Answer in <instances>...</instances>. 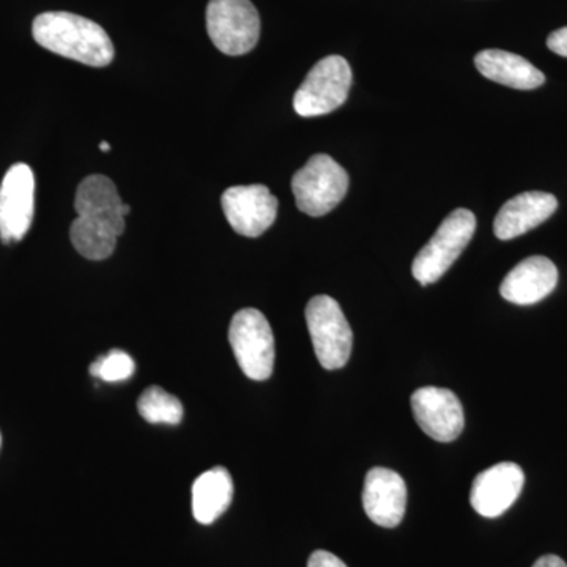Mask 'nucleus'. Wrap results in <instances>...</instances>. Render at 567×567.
Listing matches in <instances>:
<instances>
[{"label": "nucleus", "instance_id": "nucleus-1", "mask_svg": "<svg viewBox=\"0 0 567 567\" xmlns=\"http://www.w3.org/2000/svg\"><path fill=\"white\" fill-rule=\"evenodd\" d=\"M33 39L44 50L84 63L107 66L114 61V44L102 25L69 11H47L35 18Z\"/></svg>", "mask_w": 567, "mask_h": 567}, {"label": "nucleus", "instance_id": "nucleus-2", "mask_svg": "<svg viewBox=\"0 0 567 567\" xmlns=\"http://www.w3.org/2000/svg\"><path fill=\"white\" fill-rule=\"evenodd\" d=\"M349 189V174L330 155L319 153L295 173L292 192L298 210L306 215H327L344 199Z\"/></svg>", "mask_w": 567, "mask_h": 567}, {"label": "nucleus", "instance_id": "nucleus-3", "mask_svg": "<svg viewBox=\"0 0 567 567\" xmlns=\"http://www.w3.org/2000/svg\"><path fill=\"white\" fill-rule=\"evenodd\" d=\"M475 230L476 216L472 212L465 208L451 212L413 260L412 271L416 281L421 286H429L443 278L472 241Z\"/></svg>", "mask_w": 567, "mask_h": 567}, {"label": "nucleus", "instance_id": "nucleus-4", "mask_svg": "<svg viewBox=\"0 0 567 567\" xmlns=\"http://www.w3.org/2000/svg\"><path fill=\"white\" fill-rule=\"evenodd\" d=\"M306 323L322 368H344L352 353L353 333L338 301L328 295H317L306 306Z\"/></svg>", "mask_w": 567, "mask_h": 567}, {"label": "nucleus", "instance_id": "nucleus-5", "mask_svg": "<svg viewBox=\"0 0 567 567\" xmlns=\"http://www.w3.org/2000/svg\"><path fill=\"white\" fill-rule=\"evenodd\" d=\"M352 69L341 55H328L309 71L293 96V110L301 117H319L341 107L352 87Z\"/></svg>", "mask_w": 567, "mask_h": 567}, {"label": "nucleus", "instance_id": "nucleus-6", "mask_svg": "<svg viewBox=\"0 0 567 567\" xmlns=\"http://www.w3.org/2000/svg\"><path fill=\"white\" fill-rule=\"evenodd\" d=\"M229 342L244 374L256 382L270 379L275 369V336L267 317L257 309H241L234 316Z\"/></svg>", "mask_w": 567, "mask_h": 567}, {"label": "nucleus", "instance_id": "nucleus-7", "mask_svg": "<svg viewBox=\"0 0 567 567\" xmlns=\"http://www.w3.org/2000/svg\"><path fill=\"white\" fill-rule=\"evenodd\" d=\"M207 31L224 54H248L259 41L260 17L251 0H210Z\"/></svg>", "mask_w": 567, "mask_h": 567}, {"label": "nucleus", "instance_id": "nucleus-8", "mask_svg": "<svg viewBox=\"0 0 567 567\" xmlns=\"http://www.w3.org/2000/svg\"><path fill=\"white\" fill-rule=\"evenodd\" d=\"M35 212V177L28 164L18 163L7 171L0 185V240L18 244L31 229Z\"/></svg>", "mask_w": 567, "mask_h": 567}, {"label": "nucleus", "instance_id": "nucleus-9", "mask_svg": "<svg viewBox=\"0 0 567 567\" xmlns=\"http://www.w3.org/2000/svg\"><path fill=\"white\" fill-rule=\"evenodd\" d=\"M221 204L235 233L248 238L267 233L278 216V199L265 185L233 186L224 192Z\"/></svg>", "mask_w": 567, "mask_h": 567}, {"label": "nucleus", "instance_id": "nucleus-10", "mask_svg": "<svg viewBox=\"0 0 567 567\" xmlns=\"http://www.w3.org/2000/svg\"><path fill=\"white\" fill-rule=\"evenodd\" d=\"M412 410L424 434L435 442H454L464 431L465 416L461 401L445 388H420L412 395Z\"/></svg>", "mask_w": 567, "mask_h": 567}, {"label": "nucleus", "instance_id": "nucleus-11", "mask_svg": "<svg viewBox=\"0 0 567 567\" xmlns=\"http://www.w3.org/2000/svg\"><path fill=\"white\" fill-rule=\"evenodd\" d=\"M524 484V470L513 462H502L475 477L470 503L480 516L499 517L516 503Z\"/></svg>", "mask_w": 567, "mask_h": 567}, {"label": "nucleus", "instance_id": "nucleus-12", "mask_svg": "<svg viewBox=\"0 0 567 567\" xmlns=\"http://www.w3.org/2000/svg\"><path fill=\"white\" fill-rule=\"evenodd\" d=\"M363 506L368 517L379 527H398L406 509L404 477L394 470L372 468L364 480Z\"/></svg>", "mask_w": 567, "mask_h": 567}, {"label": "nucleus", "instance_id": "nucleus-13", "mask_svg": "<svg viewBox=\"0 0 567 567\" xmlns=\"http://www.w3.org/2000/svg\"><path fill=\"white\" fill-rule=\"evenodd\" d=\"M558 284V268L544 256H533L517 264L503 279L499 293L514 305L528 306L554 292Z\"/></svg>", "mask_w": 567, "mask_h": 567}, {"label": "nucleus", "instance_id": "nucleus-14", "mask_svg": "<svg viewBox=\"0 0 567 567\" xmlns=\"http://www.w3.org/2000/svg\"><path fill=\"white\" fill-rule=\"evenodd\" d=\"M557 208L558 200L554 194L543 192L518 194L499 208L494 224L496 238L506 241L520 237L547 221Z\"/></svg>", "mask_w": 567, "mask_h": 567}, {"label": "nucleus", "instance_id": "nucleus-15", "mask_svg": "<svg viewBox=\"0 0 567 567\" xmlns=\"http://www.w3.org/2000/svg\"><path fill=\"white\" fill-rule=\"evenodd\" d=\"M123 233V216H78L70 227L71 244L89 260H104L112 256Z\"/></svg>", "mask_w": 567, "mask_h": 567}, {"label": "nucleus", "instance_id": "nucleus-16", "mask_svg": "<svg viewBox=\"0 0 567 567\" xmlns=\"http://www.w3.org/2000/svg\"><path fill=\"white\" fill-rule=\"evenodd\" d=\"M476 69L487 80L517 91H533L546 82L543 71L522 55L503 50H484L475 58Z\"/></svg>", "mask_w": 567, "mask_h": 567}, {"label": "nucleus", "instance_id": "nucleus-17", "mask_svg": "<svg viewBox=\"0 0 567 567\" xmlns=\"http://www.w3.org/2000/svg\"><path fill=\"white\" fill-rule=\"evenodd\" d=\"M234 498L233 476L223 466L203 473L193 484V514L199 524L212 525L229 509Z\"/></svg>", "mask_w": 567, "mask_h": 567}, {"label": "nucleus", "instance_id": "nucleus-18", "mask_svg": "<svg viewBox=\"0 0 567 567\" xmlns=\"http://www.w3.org/2000/svg\"><path fill=\"white\" fill-rule=\"evenodd\" d=\"M74 210L78 216H126L132 208L123 203L121 194L115 188L114 182L106 175H89L78 186L74 197Z\"/></svg>", "mask_w": 567, "mask_h": 567}, {"label": "nucleus", "instance_id": "nucleus-19", "mask_svg": "<svg viewBox=\"0 0 567 567\" xmlns=\"http://www.w3.org/2000/svg\"><path fill=\"white\" fill-rule=\"evenodd\" d=\"M141 416L151 424L177 425L183 420V405L175 395L163 388L151 386L137 401Z\"/></svg>", "mask_w": 567, "mask_h": 567}, {"label": "nucleus", "instance_id": "nucleus-20", "mask_svg": "<svg viewBox=\"0 0 567 567\" xmlns=\"http://www.w3.org/2000/svg\"><path fill=\"white\" fill-rule=\"evenodd\" d=\"M136 371V363L128 353L122 350H112V352L96 358L91 364V375L103 380L106 383L125 382L132 379Z\"/></svg>", "mask_w": 567, "mask_h": 567}, {"label": "nucleus", "instance_id": "nucleus-21", "mask_svg": "<svg viewBox=\"0 0 567 567\" xmlns=\"http://www.w3.org/2000/svg\"><path fill=\"white\" fill-rule=\"evenodd\" d=\"M308 567H347L346 563L327 550H317L309 557Z\"/></svg>", "mask_w": 567, "mask_h": 567}, {"label": "nucleus", "instance_id": "nucleus-22", "mask_svg": "<svg viewBox=\"0 0 567 567\" xmlns=\"http://www.w3.org/2000/svg\"><path fill=\"white\" fill-rule=\"evenodd\" d=\"M547 47L548 50L554 51L555 54L567 58V28L551 32L547 39Z\"/></svg>", "mask_w": 567, "mask_h": 567}, {"label": "nucleus", "instance_id": "nucleus-23", "mask_svg": "<svg viewBox=\"0 0 567 567\" xmlns=\"http://www.w3.org/2000/svg\"><path fill=\"white\" fill-rule=\"evenodd\" d=\"M533 567H567V565L557 555H546V557L537 559Z\"/></svg>", "mask_w": 567, "mask_h": 567}, {"label": "nucleus", "instance_id": "nucleus-24", "mask_svg": "<svg viewBox=\"0 0 567 567\" xmlns=\"http://www.w3.org/2000/svg\"><path fill=\"white\" fill-rule=\"evenodd\" d=\"M100 151L106 153L111 151V145L107 144L106 141H103L102 144H100Z\"/></svg>", "mask_w": 567, "mask_h": 567}, {"label": "nucleus", "instance_id": "nucleus-25", "mask_svg": "<svg viewBox=\"0 0 567 567\" xmlns=\"http://www.w3.org/2000/svg\"><path fill=\"white\" fill-rule=\"evenodd\" d=\"M0 445H2V436H0Z\"/></svg>", "mask_w": 567, "mask_h": 567}]
</instances>
